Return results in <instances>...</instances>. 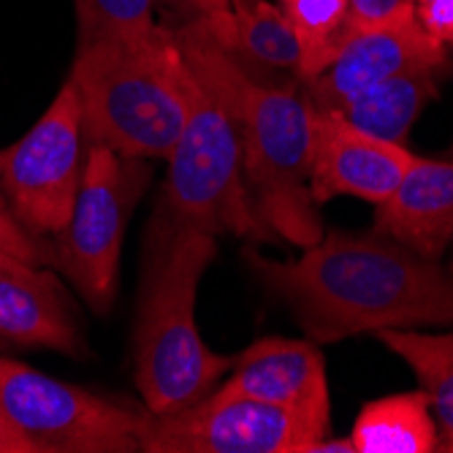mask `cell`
Instances as JSON below:
<instances>
[{
  "instance_id": "cell-17",
  "label": "cell",
  "mask_w": 453,
  "mask_h": 453,
  "mask_svg": "<svg viewBox=\"0 0 453 453\" xmlns=\"http://www.w3.org/2000/svg\"><path fill=\"white\" fill-rule=\"evenodd\" d=\"M416 372L434 410L437 450L453 453V334H426L418 328H383L375 334Z\"/></svg>"
},
{
  "instance_id": "cell-22",
  "label": "cell",
  "mask_w": 453,
  "mask_h": 453,
  "mask_svg": "<svg viewBox=\"0 0 453 453\" xmlns=\"http://www.w3.org/2000/svg\"><path fill=\"white\" fill-rule=\"evenodd\" d=\"M0 253H9L25 264L33 266H44L55 261V253L50 250L47 244H41L35 234H30L17 215L12 212V203L0 188Z\"/></svg>"
},
{
  "instance_id": "cell-27",
  "label": "cell",
  "mask_w": 453,
  "mask_h": 453,
  "mask_svg": "<svg viewBox=\"0 0 453 453\" xmlns=\"http://www.w3.org/2000/svg\"><path fill=\"white\" fill-rule=\"evenodd\" d=\"M6 348H12V342L6 337H0V350H6Z\"/></svg>"
},
{
  "instance_id": "cell-3",
  "label": "cell",
  "mask_w": 453,
  "mask_h": 453,
  "mask_svg": "<svg viewBox=\"0 0 453 453\" xmlns=\"http://www.w3.org/2000/svg\"><path fill=\"white\" fill-rule=\"evenodd\" d=\"M215 256L218 236L182 226L157 207L134 332L136 386L155 416L177 413L210 396L234 366L231 356L203 345L196 326V291Z\"/></svg>"
},
{
  "instance_id": "cell-24",
  "label": "cell",
  "mask_w": 453,
  "mask_h": 453,
  "mask_svg": "<svg viewBox=\"0 0 453 453\" xmlns=\"http://www.w3.org/2000/svg\"><path fill=\"white\" fill-rule=\"evenodd\" d=\"M416 17L440 44H453V0H418Z\"/></svg>"
},
{
  "instance_id": "cell-25",
  "label": "cell",
  "mask_w": 453,
  "mask_h": 453,
  "mask_svg": "<svg viewBox=\"0 0 453 453\" xmlns=\"http://www.w3.org/2000/svg\"><path fill=\"white\" fill-rule=\"evenodd\" d=\"M0 453H30V445L9 426L4 413H0Z\"/></svg>"
},
{
  "instance_id": "cell-9",
  "label": "cell",
  "mask_w": 453,
  "mask_h": 453,
  "mask_svg": "<svg viewBox=\"0 0 453 453\" xmlns=\"http://www.w3.org/2000/svg\"><path fill=\"white\" fill-rule=\"evenodd\" d=\"M312 442L288 410L215 394L177 413H147L139 434L144 453H307Z\"/></svg>"
},
{
  "instance_id": "cell-10",
  "label": "cell",
  "mask_w": 453,
  "mask_h": 453,
  "mask_svg": "<svg viewBox=\"0 0 453 453\" xmlns=\"http://www.w3.org/2000/svg\"><path fill=\"white\" fill-rule=\"evenodd\" d=\"M416 155L356 128L337 109L312 106V160L310 193L315 203L353 196L383 203L402 182Z\"/></svg>"
},
{
  "instance_id": "cell-23",
  "label": "cell",
  "mask_w": 453,
  "mask_h": 453,
  "mask_svg": "<svg viewBox=\"0 0 453 453\" xmlns=\"http://www.w3.org/2000/svg\"><path fill=\"white\" fill-rule=\"evenodd\" d=\"M155 4L174 9L185 19H207L220 44L226 50H234L236 27L231 14V0H155Z\"/></svg>"
},
{
  "instance_id": "cell-26",
  "label": "cell",
  "mask_w": 453,
  "mask_h": 453,
  "mask_svg": "<svg viewBox=\"0 0 453 453\" xmlns=\"http://www.w3.org/2000/svg\"><path fill=\"white\" fill-rule=\"evenodd\" d=\"M307 453H356L353 440L342 437V440H332V437H320L318 442H312L307 448Z\"/></svg>"
},
{
  "instance_id": "cell-5",
  "label": "cell",
  "mask_w": 453,
  "mask_h": 453,
  "mask_svg": "<svg viewBox=\"0 0 453 453\" xmlns=\"http://www.w3.org/2000/svg\"><path fill=\"white\" fill-rule=\"evenodd\" d=\"M157 207L177 223L212 236L234 234L272 242L274 234L258 215L244 177L242 142L234 117L188 65V114L174 152L169 180Z\"/></svg>"
},
{
  "instance_id": "cell-6",
  "label": "cell",
  "mask_w": 453,
  "mask_h": 453,
  "mask_svg": "<svg viewBox=\"0 0 453 453\" xmlns=\"http://www.w3.org/2000/svg\"><path fill=\"white\" fill-rule=\"evenodd\" d=\"M150 182L152 166L144 157L90 144L73 212L58 234L55 261L96 315L114 307L122 239Z\"/></svg>"
},
{
  "instance_id": "cell-1",
  "label": "cell",
  "mask_w": 453,
  "mask_h": 453,
  "mask_svg": "<svg viewBox=\"0 0 453 453\" xmlns=\"http://www.w3.org/2000/svg\"><path fill=\"white\" fill-rule=\"evenodd\" d=\"M244 264L318 345L383 328L453 326V274L375 228L328 231L296 261L244 250Z\"/></svg>"
},
{
  "instance_id": "cell-18",
  "label": "cell",
  "mask_w": 453,
  "mask_h": 453,
  "mask_svg": "<svg viewBox=\"0 0 453 453\" xmlns=\"http://www.w3.org/2000/svg\"><path fill=\"white\" fill-rule=\"evenodd\" d=\"M234 14V55L242 63L272 71H299L304 65V44L294 25L269 0H231Z\"/></svg>"
},
{
  "instance_id": "cell-12",
  "label": "cell",
  "mask_w": 453,
  "mask_h": 453,
  "mask_svg": "<svg viewBox=\"0 0 453 453\" xmlns=\"http://www.w3.org/2000/svg\"><path fill=\"white\" fill-rule=\"evenodd\" d=\"M418 68L448 71L450 60L445 44L424 30L418 17H410L396 25L342 35L332 65L304 81V96L315 109H337L366 88Z\"/></svg>"
},
{
  "instance_id": "cell-15",
  "label": "cell",
  "mask_w": 453,
  "mask_h": 453,
  "mask_svg": "<svg viewBox=\"0 0 453 453\" xmlns=\"http://www.w3.org/2000/svg\"><path fill=\"white\" fill-rule=\"evenodd\" d=\"M442 73L445 71L418 68L391 76L380 85H372L364 93L348 98L342 106H337V111L366 134L394 144H404L410 128L416 126L426 104L437 98V85Z\"/></svg>"
},
{
  "instance_id": "cell-21",
  "label": "cell",
  "mask_w": 453,
  "mask_h": 453,
  "mask_svg": "<svg viewBox=\"0 0 453 453\" xmlns=\"http://www.w3.org/2000/svg\"><path fill=\"white\" fill-rule=\"evenodd\" d=\"M416 4L418 0H348V14L340 38L416 17Z\"/></svg>"
},
{
  "instance_id": "cell-14",
  "label": "cell",
  "mask_w": 453,
  "mask_h": 453,
  "mask_svg": "<svg viewBox=\"0 0 453 453\" xmlns=\"http://www.w3.org/2000/svg\"><path fill=\"white\" fill-rule=\"evenodd\" d=\"M375 231L440 261L453 242V160L418 157L375 210Z\"/></svg>"
},
{
  "instance_id": "cell-2",
  "label": "cell",
  "mask_w": 453,
  "mask_h": 453,
  "mask_svg": "<svg viewBox=\"0 0 453 453\" xmlns=\"http://www.w3.org/2000/svg\"><path fill=\"white\" fill-rule=\"evenodd\" d=\"M190 71L220 96L242 142L244 177L258 215L282 239L312 247L323 223L310 193L312 104L291 85L261 81L215 38L207 19L169 30Z\"/></svg>"
},
{
  "instance_id": "cell-8",
  "label": "cell",
  "mask_w": 453,
  "mask_h": 453,
  "mask_svg": "<svg viewBox=\"0 0 453 453\" xmlns=\"http://www.w3.org/2000/svg\"><path fill=\"white\" fill-rule=\"evenodd\" d=\"M85 139L79 93L65 79L35 126L0 150V188L30 234L58 236L65 228L85 174Z\"/></svg>"
},
{
  "instance_id": "cell-19",
  "label": "cell",
  "mask_w": 453,
  "mask_h": 453,
  "mask_svg": "<svg viewBox=\"0 0 453 453\" xmlns=\"http://www.w3.org/2000/svg\"><path fill=\"white\" fill-rule=\"evenodd\" d=\"M277 6L304 44V65L299 71V81L304 85L332 65L340 50L348 0H277Z\"/></svg>"
},
{
  "instance_id": "cell-28",
  "label": "cell",
  "mask_w": 453,
  "mask_h": 453,
  "mask_svg": "<svg viewBox=\"0 0 453 453\" xmlns=\"http://www.w3.org/2000/svg\"><path fill=\"white\" fill-rule=\"evenodd\" d=\"M448 272H450V274H453V261H450V266H448Z\"/></svg>"
},
{
  "instance_id": "cell-7",
  "label": "cell",
  "mask_w": 453,
  "mask_h": 453,
  "mask_svg": "<svg viewBox=\"0 0 453 453\" xmlns=\"http://www.w3.org/2000/svg\"><path fill=\"white\" fill-rule=\"evenodd\" d=\"M0 413L30 453H134L150 410L0 358Z\"/></svg>"
},
{
  "instance_id": "cell-16",
  "label": "cell",
  "mask_w": 453,
  "mask_h": 453,
  "mask_svg": "<svg viewBox=\"0 0 453 453\" xmlns=\"http://www.w3.org/2000/svg\"><path fill=\"white\" fill-rule=\"evenodd\" d=\"M350 440L356 453H432L440 445L424 391L366 402L353 424Z\"/></svg>"
},
{
  "instance_id": "cell-11",
  "label": "cell",
  "mask_w": 453,
  "mask_h": 453,
  "mask_svg": "<svg viewBox=\"0 0 453 453\" xmlns=\"http://www.w3.org/2000/svg\"><path fill=\"white\" fill-rule=\"evenodd\" d=\"M215 396H247L288 410L315 442L328 434V383L326 364L312 340H258L234 358V375Z\"/></svg>"
},
{
  "instance_id": "cell-4",
  "label": "cell",
  "mask_w": 453,
  "mask_h": 453,
  "mask_svg": "<svg viewBox=\"0 0 453 453\" xmlns=\"http://www.w3.org/2000/svg\"><path fill=\"white\" fill-rule=\"evenodd\" d=\"M90 144L126 157H169L188 114V63L169 30L93 41L71 65Z\"/></svg>"
},
{
  "instance_id": "cell-13",
  "label": "cell",
  "mask_w": 453,
  "mask_h": 453,
  "mask_svg": "<svg viewBox=\"0 0 453 453\" xmlns=\"http://www.w3.org/2000/svg\"><path fill=\"white\" fill-rule=\"evenodd\" d=\"M0 337L22 348L85 353L58 277L9 253H0Z\"/></svg>"
},
{
  "instance_id": "cell-20",
  "label": "cell",
  "mask_w": 453,
  "mask_h": 453,
  "mask_svg": "<svg viewBox=\"0 0 453 453\" xmlns=\"http://www.w3.org/2000/svg\"><path fill=\"white\" fill-rule=\"evenodd\" d=\"M79 22V47L109 38H147L157 30L155 0H73Z\"/></svg>"
}]
</instances>
